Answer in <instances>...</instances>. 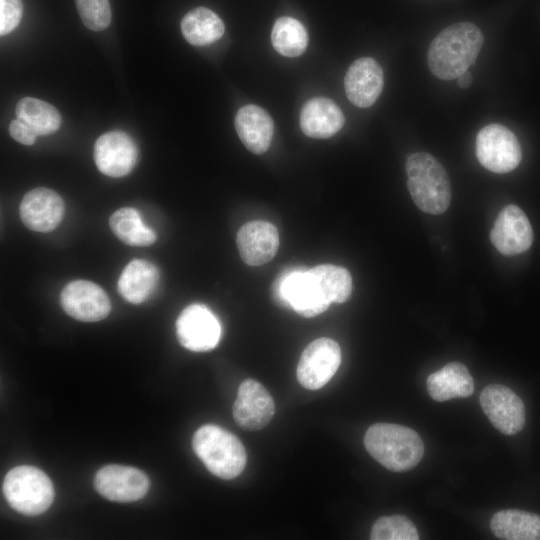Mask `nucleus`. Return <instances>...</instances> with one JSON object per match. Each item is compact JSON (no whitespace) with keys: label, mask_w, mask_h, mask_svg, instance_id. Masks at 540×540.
I'll use <instances>...</instances> for the list:
<instances>
[{"label":"nucleus","mask_w":540,"mask_h":540,"mask_svg":"<svg viewBox=\"0 0 540 540\" xmlns=\"http://www.w3.org/2000/svg\"><path fill=\"white\" fill-rule=\"evenodd\" d=\"M483 42L482 31L473 23L458 22L446 27L429 45V70L441 80L457 79L475 63Z\"/></svg>","instance_id":"nucleus-1"},{"label":"nucleus","mask_w":540,"mask_h":540,"mask_svg":"<svg viewBox=\"0 0 540 540\" xmlns=\"http://www.w3.org/2000/svg\"><path fill=\"white\" fill-rule=\"evenodd\" d=\"M367 452L390 471L403 472L417 466L424 454L421 437L413 429L392 423H375L364 436Z\"/></svg>","instance_id":"nucleus-2"},{"label":"nucleus","mask_w":540,"mask_h":540,"mask_svg":"<svg viewBox=\"0 0 540 540\" xmlns=\"http://www.w3.org/2000/svg\"><path fill=\"white\" fill-rule=\"evenodd\" d=\"M407 187L415 205L427 214H442L451 202V184L443 165L427 152L406 161Z\"/></svg>","instance_id":"nucleus-3"},{"label":"nucleus","mask_w":540,"mask_h":540,"mask_svg":"<svg viewBox=\"0 0 540 540\" xmlns=\"http://www.w3.org/2000/svg\"><path fill=\"white\" fill-rule=\"evenodd\" d=\"M195 454L213 475L229 480L237 477L246 466V451L231 432L217 425H203L193 435Z\"/></svg>","instance_id":"nucleus-4"},{"label":"nucleus","mask_w":540,"mask_h":540,"mask_svg":"<svg viewBox=\"0 0 540 540\" xmlns=\"http://www.w3.org/2000/svg\"><path fill=\"white\" fill-rule=\"evenodd\" d=\"M3 494L11 508L35 516L45 512L53 502L54 488L50 478L39 468L21 465L6 474Z\"/></svg>","instance_id":"nucleus-5"},{"label":"nucleus","mask_w":540,"mask_h":540,"mask_svg":"<svg viewBox=\"0 0 540 540\" xmlns=\"http://www.w3.org/2000/svg\"><path fill=\"white\" fill-rule=\"evenodd\" d=\"M476 156L480 164L494 173H508L520 163L522 152L515 134L493 123L484 126L476 137Z\"/></svg>","instance_id":"nucleus-6"},{"label":"nucleus","mask_w":540,"mask_h":540,"mask_svg":"<svg viewBox=\"0 0 540 540\" xmlns=\"http://www.w3.org/2000/svg\"><path fill=\"white\" fill-rule=\"evenodd\" d=\"M340 363L338 343L331 338H318L301 354L296 371L298 382L309 390L320 389L333 377Z\"/></svg>","instance_id":"nucleus-7"},{"label":"nucleus","mask_w":540,"mask_h":540,"mask_svg":"<svg viewBox=\"0 0 540 540\" xmlns=\"http://www.w3.org/2000/svg\"><path fill=\"white\" fill-rule=\"evenodd\" d=\"M480 405L491 424L503 434L514 435L525 425L524 403L507 386L501 384L486 386L480 394Z\"/></svg>","instance_id":"nucleus-8"},{"label":"nucleus","mask_w":540,"mask_h":540,"mask_svg":"<svg viewBox=\"0 0 540 540\" xmlns=\"http://www.w3.org/2000/svg\"><path fill=\"white\" fill-rule=\"evenodd\" d=\"M179 343L188 350L205 352L216 347L221 338V325L217 317L202 304H191L176 321Z\"/></svg>","instance_id":"nucleus-9"},{"label":"nucleus","mask_w":540,"mask_h":540,"mask_svg":"<svg viewBox=\"0 0 540 540\" xmlns=\"http://www.w3.org/2000/svg\"><path fill=\"white\" fill-rule=\"evenodd\" d=\"M99 494L110 501L133 502L145 496L149 490L148 476L141 470L121 465H107L94 477Z\"/></svg>","instance_id":"nucleus-10"},{"label":"nucleus","mask_w":540,"mask_h":540,"mask_svg":"<svg viewBox=\"0 0 540 540\" xmlns=\"http://www.w3.org/2000/svg\"><path fill=\"white\" fill-rule=\"evenodd\" d=\"M60 303L69 316L83 322L102 320L111 310L105 291L88 280L68 283L61 292Z\"/></svg>","instance_id":"nucleus-11"},{"label":"nucleus","mask_w":540,"mask_h":540,"mask_svg":"<svg viewBox=\"0 0 540 540\" xmlns=\"http://www.w3.org/2000/svg\"><path fill=\"white\" fill-rule=\"evenodd\" d=\"M93 156L101 173L109 177H123L134 168L138 148L125 132L110 131L96 140Z\"/></svg>","instance_id":"nucleus-12"},{"label":"nucleus","mask_w":540,"mask_h":540,"mask_svg":"<svg viewBox=\"0 0 540 540\" xmlns=\"http://www.w3.org/2000/svg\"><path fill=\"white\" fill-rule=\"evenodd\" d=\"M275 413V404L270 393L253 379L244 380L233 405V418L236 424L256 431L264 428Z\"/></svg>","instance_id":"nucleus-13"},{"label":"nucleus","mask_w":540,"mask_h":540,"mask_svg":"<svg viewBox=\"0 0 540 540\" xmlns=\"http://www.w3.org/2000/svg\"><path fill=\"white\" fill-rule=\"evenodd\" d=\"M493 246L503 255H517L528 250L533 230L526 214L516 205L504 207L490 232Z\"/></svg>","instance_id":"nucleus-14"},{"label":"nucleus","mask_w":540,"mask_h":540,"mask_svg":"<svg viewBox=\"0 0 540 540\" xmlns=\"http://www.w3.org/2000/svg\"><path fill=\"white\" fill-rule=\"evenodd\" d=\"M65 211L63 199L54 190L39 187L22 198L19 213L24 225L36 232H50L62 221Z\"/></svg>","instance_id":"nucleus-15"},{"label":"nucleus","mask_w":540,"mask_h":540,"mask_svg":"<svg viewBox=\"0 0 540 540\" xmlns=\"http://www.w3.org/2000/svg\"><path fill=\"white\" fill-rule=\"evenodd\" d=\"M384 84L383 70L370 57L355 60L344 78V88L348 100L355 106H372L380 96Z\"/></svg>","instance_id":"nucleus-16"},{"label":"nucleus","mask_w":540,"mask_h":540,"mask_svg":"<svg viewBox=\"0 0 540 540\" xmlns=\"http://www.w3.org/2000/svg\"><path fill=\"white\" fill-rule=\"evenodd\" d=\"M236 243L245 264L260 266L276 255L279 247L278 230L267 221H250L239 229Z\"/></svg>","instance_id":"nucleus-17"},{"label":"nucleus","mask_w":540,"mask_h":540,"mask_svg":"<svg viewBox=\"0 0 540 540\" xmlns=\"http://www.w3.org/2000/svg\"><path fill=\"white\" fill-rule=\"evenodd\" d=\"M234 124L240 140L250 152L262 154L269 148L274 123L266 110L253 104L243 106L238 110Z\"/></svg>","instance_id":"nucleus-18"},{"label":"nucleus","mask_w":540,"mask_h":540,"mask_svg":"<svg viewBox=\"0 0 540 540\" xmlns=\"http://www.w3.org/2000/svg\"><path fill=\"white\" fill-rule=\"evenodd\" d=\"M344 122V115L338 105L325 97L308 100L300 113V127L311 138H329L343 127Z\"/></svg>","instance_id":"nucleus-19"},{"label":"nucleus","mask_w":540,"mask_h":540,"mask_svg":"<svg viewBox=\"0 0 540 540\" xmlns=\"http://www.w3.org/2000/svg\"><path fill=\"white\" fill-rule=\"evenodd\" d=\"M430 397L443 402L453 398H466L472 395L474 381L467 367L460 362L446 364L430 374L426 381Z\"/></svg>","instance_id":"nucleus-20"},{"label":"nucleus","mask_w":540,"mask_h":540,"mask_svg":"<svg viewBox=\"0 0 540 540\" xmlns=\"http://www.w3.org/2000/svg\"><path fill=\"white\" fill-rule=\"evenodd\" d=\"M159 278L157 267L150 261L134 259L118 279V291L130 303L145 301L155 290Z\"/></svg>","instance_id":"nucleus-21"},{"label":"nucleus","mask_w":540,"mask_h":540,"mask_svg":"<svg viewBox=\"0 0 540 540\" xmlns=\"http://www.w3.org/2000/svg\"><path fill=\"white\" fill-rule=\"evenodd\" d=\"M492 533L504 540H540V516L507 509L496 512L490 521Z\"/></svg>","instance_id":"nucleus-22"},{"label":"nucleus","mask_w":540,"mask_h":540,"mask_svg":"<svg viewBox=\"0 0 540 540\" xmlns=\"http://www.w3.org/2000/svg\"><path fill=\"white\" fill-rule=\"evenodd\" d=\"M181 31L185 39L194 46L212 44L225 31L220 17L206 7L192 9L181 21Z\"/></svg>","instance_id":"nucleus-23"},{"label":"nucleus","mask_w":540,"mask_h":540,"mask_svg":"<svg viewBox=\"0 0 540 540\" xmlns=\"http://www.w3.org/2000/svg\"><path fill=\"white\" fill-rule=\"evenodd\" d=\"M18 120L26 124L37 136L49 135L61 126V116L51 104L33 97L18 101L15 109Z\"/></svg>","instance_id":"nucleus-24"},{"label":"nucleus","mask_w":540,"mask_h":540,"mask_svg":"<svg viewBox=\"0 0 540 540\" xmlns=\"http://www.w3.org/2000/svg\"><path fill=\"white\" fill-rule=\"evenodd\" d=\"M109 226L119 240L130 246H148L156 241L154 231L143 223L138 210L132 207L115 211Z\"/></svg>","instance_id":"nucleus-25"},{"label":"nucleus","mask_w":540,"mask_h":540,"mask_svg":"<svg viewBox=\"0 0 540 540\" xmlns=\"http://www.w3.org/2000/svg\"><path fill=\"white\" fill-rule=\"evenodd\" d=\"M271 41L275 50L286 57L301 55L308 45V34L295 18H278L272 28Z\"/></svg>","instance_id":"nucleus-26"},{"label":"nucleus","mask_w":540,"mask_h":540,"mask_svg":"<svg viewBox=\"0 0 540 540\" xmlns=\"http://www.w3.org/2000/svg\"><path fill=\"white\" fill-rule=\"evenodd\" d=\"M372 540H418L419 535L413 522L404 515L383 516L374 523Z\"/></svg>","instance_id":"nucleus-27"},{"label":"nucleus","mask_w":540,"mask_h":540,"mask_svg":"<svg viewBox=\"0 0 540 540\" xmlns=\"http://www.w3.org/2000/svg\"><path fill=\"white\" fill-rule=\"evenodd\" d=\"M83 24L92 31L106 29L111 22L108 0H75Z\"/></svg>","instance_id":"nucleus-28"},{"label":"nucleus","mask_w":540,"mask_h":540,"mask_svg":"<svg viewBox=\"0 0 540 540\" xmlns=\"http://www.w3.org/2000/svg\"><path fill=\"white\" fill-rule=\"evenodd\" d=\"M23 12L21 0H0V34L7 35L20 23Z\"/></svg>","instance_id":"nucleus-29"},{"label":"nucleus","mask_w":540,"mask_h":540,"mask_svg":"<svg viewBox=\"0 0 540 540\" xmlns=\"http://www.w3.org/2000/svg\"><path fill=\"white\" fill-rule=\"evenodd\" d=\"M9 133L12 138L24 145L34 144L37 135L22 121L15 119L9 125Z\"/></svg>","instance_id":"nucleus-30"},{"label":"nucleus","mask_w":540,"mask_h":540,"mask_svg":"<svg viewBox=\"0 0 540 540\" xmlns=\"http://www.w3.org/2000/svg\"><path fill=\"white\" fill-rule=\"evenodd\" d=\"M472 83V76L469 71L464 72L457 78V84L460 88H468Z\"/></svg>","instance_id":"nucleus-31"}]
</instances>
